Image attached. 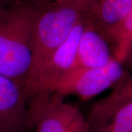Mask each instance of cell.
<instances>
[{
    "label": "cell",
    "instance_id": "obj_1",
    "mask_svg": "<svg viewBox=\"0 0 132 132\" xmlns=\"http://www.w3.org/2000/svg\"><path fill=\"white\" fill-rule=\"evenodd\" d=\"M41 8L32 2L0 0V74L25 90L32 66L35 24Z\"/></svg>",
    "mask_w": 132,
    "mask_h": 132
},
{
    "label": "cell",
    "instance_id": "obj_2",
    "mask_svg": "<svg viewBox=\"0 0 132 132\" xmlns=\"http://www.w3.org/2000/svg\"><path fill=\"white\" fill-rule=\"evenodd\" d=\"M86 16L91 15L72 5L54 2L42 7L35 24L32 66L27 85Z\"/></svg>",
    "mask_w": 132,
    "mask_h": 132
},
{
    "label": "cell",
    "instance_id": "obj_3",
    "mask_svg": "<svg viewBox=\"0 0 132 132\" xmlns=\"http://www.w3.org/2000/svg\"><path fill=\"white\" fill-rule=\"evenodd\" d=\"M28 118L35 132H90L80 109L49 90H37L29 95Z\"/></svg>",
    "mask_w": 132,
    "mask_h": 132
},
{
    "label": "cell",
    "instance_id": "obj_4",
    "mask_svg": "<svg viewBox=\"0 0 132 132\" xmlns=\"http://www.w3.org/2000/svg\"><path fill=\"white\" fill-rule=\"evenodd\" d=\"M129 74L123 64L112 58L104 65L76 68L51 91L62 96L71 95L88 101L115 87Z\"/></svg>",
    "mask_w": 132,
    "mask_h": 132
},
{
    "label": "cell",
    "instance_id": "obj_5",
    "mask_svg": "<svg viewBox=\"0 0 132 132\" xmlns=\"http://www.w3.org/2000/svg\"><path fill=\"white\" fill-rule=\"evenodd\" d=\"M86 16L76 24L65 42L52 54L28 82L27 97L37 90H51L76 68V53L81 33L87 21Z\"/></svg>",
    "mask_w": 132,
    "mask_h": 132
},
{
    "label": "cell",
    "instance_id": "obj_6",
    "mask_svg": "<svg viewBox=\"0 0 132 132\" xmlns=\"http://www.w3.org/2000/svg\"><path fill=\"white\" fill-rule=\"evenodd\" d=\"M29 128L25 88L0 74V132H26Z\"/></svg>",
    "mask_w": 132,
    "mask_h": 132
},
{
    "label": "cell",
    "instance_id": "obj_7",
    "mask_svg": "<svg viewBox=\"0 0 132 132\" xmlns=\"http://www.w3.org/2000/svg\"><path fill=\"white\" fill-rule=\"evenodd\" d=\"M112 58L109 43L95 25L93 19H90L85 25L78 44L76 68L104 65Z\"/></svg>",
    "mask_w": 132,
    "mask_h": 132
},
{
    "label": "cell",
    "instance_id": "obj_8",
    "mask_svg": "<svg viewBox=\"0 0 132 132\" xmlns=\"http://www.w3.org/2000/svg\"><path fill=\"white\" fill-rule=\"evenodd\" d=\"M132 102V74H129L113 87L112 91L96 101L87 118L90 127L106 120L120 106Z\"/></svg>",
    "mask_w": 132,
    "mask_h": 132
},
{
    "label": "cell",
    "instance_id": "obj_9",
    "mask_svg": "<svg viewBox=\"0 0 132 132\" xmlns=\"http://www.w3.org/2000/svg\"><path fill=\"white\" fill-rule=\"evenodd\" d=\"M101 32L109 43L112 57L123 64L132 49V9L120 21Z\"/></svg>",
    "mask_w": 132,
    "mask_h": 132
},
{
    "label": "cell",
    "instance_id": "obj_10",
    "mask_svg": "<svg viewBox=\"0 0 132 132\" xmlns=\"http://www.w3.org/2000/svg\"><path fill=\"white\" fill-rule=\"evenodd\" d=\"M132 9V0H98L93 22L102 32L120 21Z\"/></svg>",
    "mask_w": 132,
    "mask_h": 132
},
{
    "label": "cell",
    "instance_id": "obj_11",
    "mask_svg": "<svg viewBox=\"0 0 132 132\" xmlns=\"http://www.w3.org/2000/svg\"><path fill=\"white\" fill-rule=\"evenodd\" d=\"M90 132H132V102L118 108L103 123L91 126Z\"/></svg>",
    "mask_w": 132,
    "mask_h": 132
},
{
    "label": "cell",
    "instance_id": "obj_12",
    "mask_svg": "<svg viewBox=\"0 0 132 132\" xmlns=\"http://www.w3.org/2000/svg\"><path fill=\"white\" fill-rule=\"evenodd\" d=\"M54 2L76 7L90 15L93 19L98 7V0H54Z\"/></svg>",
    "mask_w": 132,
    "mask_h": 132
},
{
    "label": "cell",
    "instance_id": "obj_13",
    "mask_svg": "<svg viewBox=\"0 0 132 132\" xmlns=\"http://www.w3.org/2000/svg\"><path fill=\"white\" fill-rule=\"evenodd\" d=\"M123 65H126L132 71V49L128 53L127 57L123 62Z\"/></svg>",
    "mask_w": 132,
    "mask_h": 132
}]
</instances>
